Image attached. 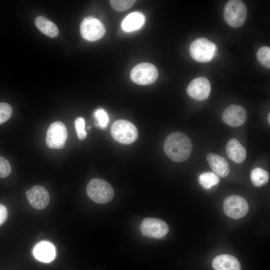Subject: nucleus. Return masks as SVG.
<instances>
[{
    "instance_id": "obj_1",
    "label": "nucleus",
    "mask_w": 270,
    "mask_h": 270,
    "mask_svg": "<svg viewBox=\"0 0 270 270\" xmlns=\"http://www.w3.org/2000/svg\"><path fill=\"white\" fill-rule=\"evenodd\" d=\"M192 143L184 134L176 132L170 134L166 138L164 149L167 156L176 162L186 160L191 154Z\"/></svg>"
},
{
    "instance_id": "obj_2",
    "label": "nucleus",
    "mask_w": 270,
    "mask_h": 270,
    "mask_svg": "<svg viewBox=\"0 0 270 270\" xmlns=\"http://www.w3.org/2000/svg\"><path fill=\"white\" fill-rule=\"evenodd\" d=\"M86 193L92 200L100 204L111 201L114 194L111 185L100 178H93L89 182L86 186Z\"/></svg>"
},
{
    "instance_id": "obj_3",
    "label": "nucleus",
    "mask_w": 270,
    "mask_h": 270,
    "mask_svg": "<svg viewBox=\"0 0 270 270\" xmlns=\"http://www.w3.org/2000/svg\"><path fill=\"white\" fill-rule=\"evenodd\" d=\"M224 16L226 23L230 26L240 27L244 23L246 20V6L241 0H229L224 6Z\"/></svg>"
},
{
    "instance_id": "obj_4",
    "label": "nucleus",
    "mask_w": 270,
    "mask_h": 270,
    "mask_svg": "<svg viewBox=\"0 0 270 270\" xmlns=\"http://www.w3.org/2000/svg\"><path fill=\"white\" fill-rule=\"evenodd\" d=\"M110 132L114 140L126 144L136 141L138 134L136 126L124 120H118L114 122L112 126Z\"/></svg>"
},
{
    "instance_id": "obj_5",
    "label": "nucleus",
    "mask_w": 270,
    "mask_h": 270,
    "mask_svg": "<svg viewBox=\"0 0 270 270\" xmlns=\"http://www.w3.org/2000/svg\"><path fill=\"white\" fill-rule=\"evenodd\" d=\"M190 52L196 61L206 62L212 60L216 55L217 47L215 44L206 38H198L191 44Z\"/></svg>"
},
{
    "instance_id": "obj_6",
    "label": "nucleus",
    "mask_w": 270,
    "mask_h": 270,
    "mask_svg": "<svg viewBox=\"0 0 270 270\" xmlns=\"http://www.w3.org/2000/svg\"><path fill=\"white\" fill-rule=\"evenodd\" d=\"M158 74V70L155 66L144 62L138 64L132 68L130 78L136 84L148 85L156 81Z\"/></svg>"
},
{
    "instance_id": "obj_7",
    "label": "nucleus",
    "mask_w": 270,
    "mask_h": 270,
    "mask_svg": "<svg viewBox=\"0 0 270 270\" xmlns=\"http://www.w3.org/2000/svg\"><path fill=\"white\" fill-rule=\"evenodd\" d=\"M68 138L66 126L62 122L56 121L52 122L48 128L46 144L52 149H61L64 148Z\"/></svg>"
},
{
    "instance_id": "obj_8",
    "label": "nucleus",
    "mask_w": 270,
    "mask_h": 270,
    "mask_svg": "<svg viewBox=\"0 0 270 270\" xmlns=\"http://www.w3.org/2000/svg\"><path fill=\"white\" fill-rule=\"evenodd\" d=\"M82 37L86 40L94 42L100 39L106 32L103 24L92 16L85 18L80 26Z\"/></svg>"
},
{
    "instance_id": "obj_9",
    "label": "nucleus",
    "mask_w": 270,
    "mask_h": 270,
    "mask_svg": "<svg viewBox=\"0 0 270 270\" xmlns=\"http://www.w3.org/2000/svg\"><path fill=\"white\" fill-rule=\"evenodd\" d=\"M223 207L225 214L234 219L244 216L248 211V204L246 200L238 195L226 197L224 200Z\"/></svg>"
},
{
    "instance_id": "obj_10",
    "label": "nucleus",
    "mask_w": 270,
    "mask_h": 270,
    "mask_svg": "<svg viewBox=\"0 0 270 270\" xmlns=\"http://www.w3.org/2000/svg\"><path fill=\"white\" fill-rule=\"evenodd\" d=\"M168 226L163 220L154 218H146L140 224V230L144 236L161 238L168 232Z\"/></svg>"
},
{
    "instance_id": "obj_11",
    "label": "nucleus",
    "mask_w": 270,
    "mask_h": 270,
    "mask_svg": "<svg viewBox=\"0 0 270 270\" xmlns=\"http://www.w3.org/2000/svg\"><path fill=\"white\" fill-rule=\"evenodd\" d=\"M210 90V83L204 77H198L192 80L186 88L188 95L198 100H204L208 98Z\"/></svg>"
},
{
    "instance_id": "obj_12",
    "label": "nucleus",
    "mask_w": 270,
    "mask_h": 270,
    "mask_svg": "<svg viewBox=\"0 0 270 270\" xmlns=\"http://www.w3.org/2000/svg\"><path fill=\"white\" fill-rule=\"evenodd\" d=\"M222 118L224 122L230 126H239L246 121L247 113L242 106L232 104L224 110Z\"/></svg>"
},
{
    "instance_id": "obj_13",
    "label": "nucleus",
    "mask_w": 270,
    "mask_h": 270,
    "mask_svg": "<svg viewBox=\"0 0 270 270\" xmlns=\"http://www.w3.org/2000/svg\"><path fill=\"white\" fill-rule=\"evenodd\" d=\"M26 196L31 206L36 209L46 208L50 202L48 192L41 186H35L27 190Z\"/></svg>"
},
{
    "instance_id": "obj_14",
    "label": "nucleus",
    "mask_w": 270,
    "mask_h": 270,
    "mask_svg": "<svg viewBox=\"0 0 270 270\" xmlns=\"http://www.w3.org/2000/svg\"><path fill=\"white\" fill-rule=\"evenodd\" d=\"M33 254L37 260L48 263L54 258L56 250L52 244L48 242L42 241L35 246Z\"/></svg>"
},
{
    "instance_id": "obj_15",
    "label": "nucleus",
    "mask_w": 270,
    "mask_h": 270,
    "mask_svg": "<svg viewBox=\"0 0 270 270\" xmlns=\"http://www.w3.org/2000/svg\"><path fill=\"white\" fill-rule=\"evenodd\" d=\"M206 159L214 173L217 176L224 178L229 174V164L224 158L210 153L207 155Z\"/></svg>"
},
{
    "instance_id": "obj_16",
    "label": "nucleus",
    "mask_w": 270,
    "mask_h": 270,
    "mask_svg": "<svg viewBox=\"0 0 270 270\" xmlns=\"http://www.w3.org/2000/svg\"><path fill=\"white\" fill-rule=\"evenodd\" d=\"M212 266L214 270H240L238 260L229 254H220L212 260Z\"/></svg>"
},
{
    "instance_id": "obj_17",
    "label": "nucleus",
    "mask_w": 270,
    "mask_h": 270,
    "mask_svg": "<svg viewBox=\"0 0 270 270\" xmlns=\"http://www.w3.org/2000/svg\"><path fill=\"white\" fill-rule=\"evenodd\" d=\"M226 148L228 156L234 162L240 164L244 160L246 150L236 139H230L227 142Z\"/></svg>"
},
{
    "instance_id": "obj_18",
    "label": "nucleus",
    "mask_w": 270,
    "mask_h": 270,
    "mask_svg": "<svg viewBox=\"0 0 270 270\" xmlns=\"http://www.w3.org/2000/svg\"><path fill=\"white\" fill-rule=\"evenodd\" d=\"M145 17L139 12L130 14L123 20L122 24V29L128 32L139 29L144 24Z\"/></svg>"
},
{
    "instance_id": "obj_19",
    "label": "nucleus",
    "mask_w": 270,
    "mask_h": 270,
    "mask_svg": "<svg viewBox=\"0 0 270 270\" xmlns=\"http://www.w3.org/2000/svg\"><path fill=\"white\" fill-rule=\"evenodd\" d=\"M37 28L43 34L50 38H55L59 34L56 24L43 16H38L35 20Z\"/></svg>"
},
{
    "instance_id": "obj_20",
    "label": "nucleus",
    "mask_w": 270,
    "mask_h": 270,
    "mask_svg": "<svg viewBox=\"0 0 270 270\" xmlns=\"http://www.w3.org/2000/svg\"><path fill=\"white\" fill-rule=\"evenodd\" d=\"M250 179L254 186L260 187L268 182L269 174L266 170L260 168H256L251 171Z\"/></svg>"
},
{
    "instance_id": "obj_21",
    "label": "nucleus",
    "mask_w": 270,
    "mask_h": 270,
    "mask_svg": "<svg viewBox=\"0 0 270 270\" xmlns=\"http://www.w3.org/2000/svg\"><path fill=\"white\" fill-rule=\"evenodd\" d=\"M200 184L206 189H210L217 185L220 179L218 176L212 172H205L202 174L198 178Z\"/></svg>"
},
{
    "instance_id": "obj_22",
    "label": "nucleus",
    "mask_w": 270,
    "mask_h": 270,
    "mask_svg": "<svg viewBox=\"0 0 270 270\" xmlns=\"http://www.w3.org/2000/svg\"><path fill=\"white\" fill-rule=\"evenodd\" d=\"M256 56L259 62L267 68H270V48L262 46L257 52Z\"/></svg>"
},
{
    "instance_id": "obj_23",
    "label": "nucleus",
    "mask_w": 270,
    "mask_h": 270,
    "mask_svg": "<svg viewBox=\"0 0 270 270\" xmlns=\"http://www.w3.org/2000/svg\"><path fill=\"white\" fill-rule=\"evenodd\" d=\"M110 2L114 10L122 12L130 8L135 4L136 0H112Z\"/></svg>"
},
{
    "instance_id": "obj_24",
    "label": "nucleus",
    "mask_w": 270,
    "mask_h": 270,
    "mask_svg": "<svg viewBox=\"0 0 270 270\" xmlns=\"http://www.w3.org/2000/svg\"><path fill=\"white\" fill-rule=\"evenodd\" d=\"M74 126L78 138L84 140L86 137L84 119L82 117L77 118L74 120Z\"/></svg>"
},
{
    "instance_id": "obj_25",
    "label": "nucleus",
    "mask_w": 270,
    "mask_h": 270,
    "mask_svg": "<svg viewBox=\"0 0 270 270\" xmlns=\"http://www.w3.org/2000/svg\"><path fill=\"white\" fill-rule=\"evenodd\" d=\"M12 108L6 102H0V124L7 121L11 116Z\"/></svg>"
},
{
    "instance_id": "obj_26",
    "label": "nucleus",
    "mask_w": 270,
    "mask_h": 270,
    "mask_svg": "<svg viewBox=\"0 0 270 270\" xmlns=\"http://www.w3.org/2000/svg\"><path fill=\"white\" fill-rule=\"evenodd\" d=\"M98 125L102 128H104L108 122V116L106 112L103 109H98L94 112Z\"/></svg>"
},
{
    "instance_id": "obj_27",
    "label": "nucleus",
    "mask_w": 270,
    "mask_h": 270,
    "mask_svg": "<svg viewBox=\"0 0 270 270\" xmlns=\"http://www.w3.org/2000/svg\"><path fill=\"white\" fill-rule=\"evenodd\" d=\"M11 170L9 162L4 158L0 156V178H4L8 176Z\"/></svg>"
},
{
    "instance_id": "obj_28",
    "label": "nucleus",
    "mask_w": 270,
    "mask_h": 270,
    "mask_svg": "<svg viewBox=\"0 0 270 270\" xmlns=\"http://www.w3.org/2000/svg\"><path fill=\"white\" fill-rule=\"evenodd\" d=\"M8 210L6 208L3 204H0V226L6 220Z\"/></svg>"
},
{
    "instance_id": "obj_29",
    "label": "nucleus",
    "mask_w": 270,
    "mask_h": 270,
    "mask_svg": "<svg viewBox=\"0 0 270 270\" xmlns=\"http://www.w3.org/2000/svg\"><path fill=\"white\" fill-rule=\"evenodd\" d=\"M268 124H270V114H269L268 117Z\"/></svg>"
}]
</instances>
